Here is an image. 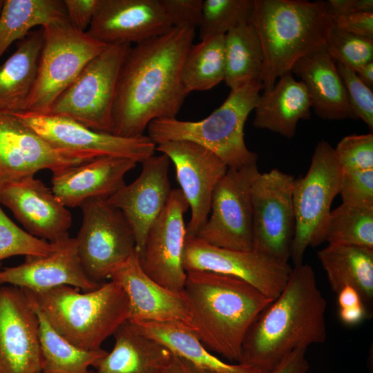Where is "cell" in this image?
Segmentation results:
<instances>
[{
  "instance_id": "obj_1",
  "label": "cell",
  "mask_w": 373,
  "mask_h": 373,
  "mask_svg": "<svg viewBox=\"0 0 373 373\" xmlns=\"http://www.w3.org/2000/svg\"><path fill=\"white\" fill-rule=\"evenodd\" d=\"M194 35L195 29L173 27L129 47L117 80L113 134L138 137L153 120L175 117L188 95L181 70Z\"/></svg>"
},
{
  "instance_id": "obj_2",
  "label": "cell",
  "mask_w": 373,
  "mask_h": 373,
  "mask_svg": "<svg viewBox=\"0 0 373 373\" xmlns=\"http://www.w3.org/2000/svg\"><path fill=\"white\" fill-rule=\"evenodd\" d=\"M326 307L312 267L294 266L280 294L249 327L238 363L271 373L294 350L324 343Z\"/></svg>"
},
{
  "instance_id": "obj_3",
  "label": "cell",
  "mask_w": 373,
  "mask_h": 373,
  "mask_svg": "<svg viewBox=\"0 0 373 373\" xmlns=\"http://www.w3.org/2000/svg\"><path fill=\"white\" fill-rule=\"evenodd\" d=\"M182 294L189 327L203 345L238 363L249 327L273 301L240 278L202 271H186Z\"/></svg>"
},
{
  "instance_id": "obj_4",
  "label": "cell",
  "mask_w": 373,
  "mask_h": 373,
  "mask_svg": "<svg viewBox=\"0 0 373 373\" xmlns=\"http://www.w3.org/2000/svg\"><path fill=\"white\" fill-rule=\"evenodd\" d=\"M333 19L324 1L254 0L249 22L262 49L263 92L298 59L325 44Z\"/></svg>"
},
{
  "instance_id": "obj_5",
  "label": "cell",
  "mask_w": 373,
  "mask_h": 373,
  "mask_svg": "<svg viewBox=\"0 0 373 373\" xmlns=\"http://www.w3.org/2000/svg\"><path fill=\"white\" fill-rule=\"evenodd\" d=\"M23 289L52 327L83 350L100 349L104 341L128 319V297L112 280L84 293L69 285L37 291Z\"/></svg>"
},
{
  "instance_id": "obj_6",
  "label": "cell",
  "mask_w": 373,
  "mask_h": 373,
  "mask_svg": "<svg viewBox=\"0 0 373 373\" xmlns=\"http://www.w3.org/2000/svg\"><path fill=\"white\" fill-rule=\"evenodd\" d=\"M260 90L262 82L257 80L231 90L220 106L200 121L175 117L154 119L146 128L148 136L155 145L171 141L197 144L216 155L228 169L255 165L258 157L245 144L244 127Z\"/></svg>"
},
{
  "instance_id": "obj_7",
  "label": "cell",
  "mask_w": 373,
  "mask_h": 373,
  "mask_svg": "<svg viewBox=\"0 0 373 373\" xmlns=\"http://www.w3.org/2000/svg\"><path fill=\"white\" fill-rule=\"evenodd\" d=\"M41 28L44 41L37 75L24 111L47 114L86 65L108 45L80 31L68 19Z\"/></svg>"
},
{
  "instance_id": "obj_8",
  "label": "cell",
  "mask_w": 373,
  "mask_h": 373,
  "mask_svg": "<svg viewBox=\"0 0 373 373\" xmlns=\"http://www.w3.org/2000/svg\"><path fill=\"white\" fill-rule=\"evenodd\" d=\"M342 173L334 149L321 140L315 147L307 173L295 178L292 193L295 228L290 253L294 266L303 263L309 246L325 242V228L333 200L339 194Z\"/></svg>"
},
{
  "instance_id": "obj_9",
  "label": "cell",
  "mask_w": 373,
  "mask_h": 373,
  "mask_svg": "<svg viewBox=\"0 0 373 373\" xmlns=\"http://www.w3.org/2000/svg\"><path fill=\"white\" fill-rule=\"evenodd\" d=\"M131 45H108L57 98L47 114L66 117L113 133V108L119 71Z\"/></svg>"
},
{
  "instance_id": "obj_10",
  "label": "cell",
  "mask_w": 373,
  "mask_h": 373,
  "mask_svg": "<svg viewBox=\"0 0 373 373\" xmlns=\"http://www.w3.org/2000/svg\"><path fill=\"white\" fill-rule=\"evenodd\" d=\"M79 207L83 219L75 238L77 256L86 276L101 284L136 251L135 233L107 198L88 199Z\"/></svg>"
},
{
  "instance_id": "obj_11",
  "label": "cell",
  "mask_w": 373,
  "mask_h": 373,
  "mask_svg": "<svg viewBox=\"0 0 373 373\" xmlns=\"http://www.w3.org/2000/svg\"><path fill=\"white\" fill-rule=\"evenodd\" d=\"M12 114L52 146L88 160L116 156L141 163L156 151L155 144L148 135L121 137L51 114L26 111Z\"/></svg>"
},
{
  "instance_id": "obj_12",
  "label": "cell",
  "mask_w": 373,
  "mask_h": 373,
  "mask_svg": "<svg viewBox=\"0 0 373 373\" xmlns=\"http://www.w3.org/2000/svg\"><path fill=\"white\" fill-rule=\"evenodd\" d=\"M257 164L228 169L212 195L208 219L195 237L216 247L249 251L252 242V186Z\"/></svg>"
},
{
  "instance_id": "obj_13",
  "label": "cell",
  "mask_w": 373,
  "mask_h": 373,
  "mask_svg": "<svg viewBox=\"0 0 373 373\" xmlns=\"http://www.w3.org/2000/svg\"><path fill=\"white\" fill-rule=\"evenodd\" d=\"M294 180L274 169L260 173L251 189L253 249L287 262L295 228Z\"/></svg>"
},
{
  "instance_id": "obj_14",
  "label": "cell",
  "mask_w": 373,
  "mask_h": 373,
  "mask_svg": "<svg viewBox=\"0 0 373 373\" xmlns=\"http://www.w3.org/2000/svg\"><path fill=\"white\" fill-rule=\"evenodd\" d=\"M183 264L186 271H209L240 278L271 300L285 287L292 267L256 250L231 249L186 236Z\"/></svg>"
},
{
  "instance_id": "obj_15",
  "label": "cell",
  "mask_w": 373,
  "mask_h": 373,
  "mask_svg": "<svg viewBox=\"0 0 373 373\" xmlns=\"http://www.w3.org/2000/svg\"><path fill=\"white\" fill-rule=\"evenodd\" d=\"M189 208L180 189H172L167 204L150 227L139 261L154 281L182 293L186 271L183 264L187 236L184 215Z\"/></svg>"
},
{
  "instance_id": "obj_16",
  "label": "cell",
  "mask_w": 373,
  "mask_h": 373,
  "mask_svg": "<svg viewBox=\"0 0 373 373\" xmlns=\"http://www.w3.org/2000/svg\"><path fill=\"white\" fill-rule=\"evenodd\" d=\"M39 318L22 288L0 287V373H40Z\"/></svg>"
},
{
  "instance_id": "obj_17",
  "label": "cell",
  "mask_w": 373,
  "mask_h": 373,
  "mask_svg": "<svg viewBox=\"0 0 373 373\" xmlns=\"http://www.w3.org/2000/svg\"><path fill=\"white\" fill-rule=\"evenodd\" d=\"M175 169L177 181L191 209L187 236H196L208 219L213 190L228 167L213 153L188 141H171L156 145Z\"/></svg>"
},
{
  "instance_id": "obj_18",
  "label": "cell",
  "mask_w": 373,
  "mask_h": 373,
  "mask_svg": "<svg viewBox=\"0 0 373 373\" xmlns=\"http://www.w3.org/2000/svg\"><path fill=\"white\" fill-rule=\"evenodd\" d=\"M89 160L52 146L14 115L0 111V185Z\"/></svg>"
},
{
  "instance_id": "obj_19",
  "label": "cell",
  "mask_w": 373,
  "mask_h": 373,
  "mask_svg": "<svg viewBox=\"0 0 373 373\" xmlns=\"http://www.w3.org/2000/svg\"><path fill=\"white\" fill-rule=\"evenodd\" d=\"M172 28L160 0H101L86 33L106 45H135Z\"/></svg>"
},
{
  "instance_id": "obj_20",
  "label": "cell",
  "mask_w": 373,
  "mask_h": 373,
  "mask_svg": "<svg viewBox=\"0 0 373 373\" xmlns=\"http://www.w3.org/2000/svg\"><path fill=\"white\" fill-rule=\"evenodd\" d=\"M0 203L35 237L53 242L68 235L70 212L35 175L0 185Z\"/></svg>"
},
{
  "instance_id": "obj_21",
  "label": "cell",
  "mask_w": 373,
  "mask_h": 373,
  "mask_svg": "<svg viewBox=\"0 0 373 373\" xmlns=\"http://www.w3.org/2000/svg\"><path fill=\"white\" fill-rule=\"evenodd\" d=\"M169 158L163 153L141 162L140 175L108 198L119 209L133 229L140 255L149 230L168 203L171 186L169 178Z\"/></svg>"
},
{
  "instance_id": "obj_22",
  "label": "cell",
  "mask_w": 373,
  "mask_h": 373,
  "mask_svg": "<svg viewBox=\"0 0 373 373\" xmlns=\"http://www.w3.org/2000/svg\"><path fill=\"white\" fill-rule=\"evenodd\" d=\"M46 256H26L22 264L0 269V285L8 284L37 291L69 285L84 291L100 286L85 274L79 260L75 239L69 234L55 241Z\"/></svg>"
},
{
  "instance_id": "obj_23",
  "label": "cell",
  "mask_w": 373,
  "mask_h": 373,
  "mask_svg": "<svg viewBox=\"0 0 373 373\" xmlns=\"http://www.w3.org/2000/svg\"><path fill=\"white\" fill-rule=\"evenodd\" d=\"M108 279L119 285L128 297V321H178L189 326V313L182 294L165 288L151 278L142 270L136 251L110 274Z\"/></svg>"
},
{
  "instance_id": "obj_24",
  "label": "cell",
  "mask_w": 373,
  "mask_h": 373,
  "mask_svg": "<svg viewBox=\"0 0 373 373\" xmlns=\"http://www.w3.org/2000/svg\"><path fill=\"white\" fill-rule=\"evenodd\" d=\"M137 162L123 157L102 156L52 171L51 189L69 207H79L93 198H108L126 184V174Z\"/></svg>"
},
{
  "instance_id": "obj_25",
  "label": "cell",
  "mask_w": 373,
  "mask_h": 373,
  "mask_svg": "<svg viewBox=\"0 0 373 373\" xmlns=\"http://www.w3.org/2000/svg\"><path fill=\"white\" fill-rule=\"evenodd\" d=\"M291 73L300 77L307 90L312 108L327 120L356 119L347 92L325 46L298 59Z\"/></svg>"
},
{
  "instance_id": "obj_26",
  "label": "cell",
  "mask_w": 373,
  "mask_h": 373,
  "mask_svg": "<svg viewBox=\"0 0 373 373\" xmlns=\"http://www.w3.org/2000/svg\"><path fill=\"white\" fill-rule=\"evenodd\" d=\"M115 345L89 373H164L173 354L126 321L114 333Z\"/></svg>"
},
{
  "instance_id": "obj_27",
  "label": "cell",
  "mask_w": 373,
  "mask_h": 373,
  "mask_svg": "<svg viewBox=\"0 0 373 373\" xmlns=\"http://www.w3.org/2000/svg\"><path fill=\"white\" fill-rule=\"evenodd\" d=\"M312 103L305 85L291 72L280 77L274 87L260 95L253 125L287 138L294 136L298 122L311 117Z\"/></svg>"
},
{
  "instance_id": "obj_28",
  "label": "cell",
  "mask_w": 373,
  "mask_h": 373,
  "mask_svg": "<svg viewBox=\"0 0 373 373\" xmlns=\"http://www.w3.org/2000/svg\"><path fill=\"white\" fill-rule=\"evenodd\" d=\"M43 41L41 27L30 31L0 66V111H25L36 81Z\"/></svg>"
},
{
  "instance_id": "obj_29",
  "label": "cell",
  "mask_w": 373,
  "mask_h": 373,
  "mask_svg": "<svg viewBox=\"0 0 373 373\" xmlns=\"http://www.w3.org/2000/svg\"><path fill=\"white\" fill-rule=\"evenodd\" d=\"M135 324L173 354L215 373H259L255 368L238 363L230 364L211 353L186 323L178 321L141 322Z\"/></svg>"
},
{
  "instance_id": "obj_30",
  "label": "cell",
  "mask_w": 373,
  "mask_h": 373,
  "mask_svg": "<svg viewBox=\"0 0 373 373\" xmlns=\"http://www.w3.org/2000/svg\"><path fill=\"white\" fill-rule=\"evenodd\" d=\"M317 257L332 290L337 294L346 285L355 288L370 311L373 300V249L327 245L318 251Z\"/></svg>"
},
{
  "instance_id": "obj_31",
  "label": "cell",
  "mask_w": 373,
  "mask_h": 373,
  "mask_svg": "<svg viewBox=\"0 0 373 373\" xmlns=\"http://www.w3.org/2000/svg\"><path fill=\"white\" fill-rule=\"evenodd\" d=\"M60 0H3L0 12V57L35 26L68 20Z\"/></svg>"
},
{
  "instance_id": "obj_32",
  "label": "cell",
  "mask_w": 373,
  "mask_h": 373,
  "mask_svg": "<svg viewBox=\"0 0 373 373\" xmlns=\"http://www.w3.org/2000/svg\"><path fill=\"white\" fill-rule=\"evenodd\" d=\"M263 53L258 35L249 21L224 35V79L231 90L249 82H262Z\"/></svg>"
},
{
  "instance_id": "obj_33",
  "label": "cell",
  "mask_w": 373,
  "mask_h": 373,
  "mask_svg": "<svg viewBox=\"0 0 373 373\" xmlns=\"http://www.w3.org/2000/svg\"><path fill=\"white\" fill-rule=\"evenodd\" d=\"M28 298L39 318L41 372L89 373V368L94 367L107 352L102 348L86 350L70 343L52 327L39 308Z\"/></svg>"
},
{
  "instance_id": "obj_34",
  "label": "cell",
  "mask_w": 373,
  "mask_h": 373,
  "mask_svg": "<svg viewBox=\"0 0 373 373\" xmlns=\"http://www.w3.org/2000/svg\"><path fill=\"white\" fill-rule=\"evenodd\" d=\"M181 79L188 93L209 90L224 79V35L191 44L183 60Z\"/></svg>"
},
{
  "instance_id": "obj_35",
  "label": "cell",
  "mask_w": 373,
  "mask_h": 373,
  "mask_svg": "<svg viewBox=\"0 0 373 373\" xmlns=\"http://www.w3.org/2000/svg\"><path fill=\"white\" fill-rule=\"evenodd\" d=\"M324 241L330 245L373 249V208L341 204L332 210Z\"/></svg>"
},
{
  "instance_id": "obj_36",
  "label": "cell",
  "mask_w": 373,
  "mask_h": 373,
  "mask_svg": "<svg viewBox=\"0 0 373 373\" xmlns=\"http://www.w3.org/2000/svg\"><path fill=\"white\" fill-rule=\"evenodd\" d=\"M254 0L202 1L200 37L225 35L238 25L249 21Z\"/></svg>"
},
{
  "instance_id": "obj_37",
  "label": "cell",
  "mask_w": 373,
  "mask_h": 373,
  "mask_svg": "<svg viewBox=\"0 0 373 373\" xmlns=\"http://www.w3.org/2000/svg\"><path fill=\"white\" fill-rule=\"evenodd\" d=\"M325 46L336 62L354 71L373 61V39L349 33L334 26Z\"/></svg>"
},
{
  "instance_id": "obj_38",
  "label": "cell",
  "mask_w": 373,
  "mask_h": 373,
  "mask_svg": "<svg viewBox=\"0 0 373 373\" xmlns=\"http://www.w3.org/2000/svg\"><path fill=\"white\" fill-rule=\"evenodd\" d=\"M52 249L51 242L35 237L18 227L0 207V269L1 260L9 257L46 256Z\"/></svg>"
},
{
  "instance_id": "obj_39",
  "label": "cell",
  "mask_w": 373,
  "mask_h": 373,
  "mask_svg": "<svg viewBox=\"0 0 373 373\" xmlns=\"http://www.w3.org/2000/svg\"><path fill=\"white\" fill-rule=\"evenodd\" d=\"M334 149L342 171L373 169L372 133L345 136Z\"/></svg>"
},
{
  "instance_id": "obj_40",
  "label": "cell",
  "mask_w": 373,
  "mask_h": 373,
  "mask_svg": "<svg viewBox=\"0 0 373 373\" xmlns=\"http://www.w3.org/2000/svg\"><path fill=\"white\" fill-rule=\"evenodd\" d=\"M336 68L344 84L350 104L357 119H362L371 133L373 130V93L364 84L356 72L336 62Z\"/></svg>"
},
{
  "instance_id": "obj_41",
  "label": "cell",
  "mask_w": 373,
  "mask_h": 373,
  "mask_svg": "<svg viewBox=\"0 0 373 373\" xmlns=\"http://www.w3.org/2000/svg\"><path fill=\"white\" fill-rule=\"evenodd\" d=\"M339 194L343 204L373 208V169L343 171Z\"/></svg>"
},
{
  "instance_id": "obj_42",
  "label": "cell",
  "mask_w": 373,
  "mask_h": 373,
  "mask_svg": "<svg viewBox=\"0 0 373 373\" xmlns=\"http://www.w3.org/2000/svg\"><path fill=\"white\" fill-rule=\"evenodd\" d=\"M173 27H199L202 0H160Z\"/></svg>"
},
{
  "instance_id": "obj_43",
  "label": "cell",
  "mask_w": 373,
  "mask_h": 373,
  "mask_svg": "<svg viewBox=\"0 0 373 373\" xmlns=\"http://www.w3.org/2000/svg\"><path fill=\"white\" fill-rule=\"evenodd\" d=\"M69 21L82 32L88 28L95 15L101 0H64Z\"/></svg>"
},
{
  "instance_id": "obj_44",
  "label": "cell",
  "mask_w": 373,
  "mask_h": 373,
  "mask_svg": "<svg viewBox=\"0 0 373 373\" xmlns=\"http://www.w3.org/2000/svg\"><path fill=\"white\" fill-rule=\"evenodd\" d=\"M333 23L334 26L338 29L373 39V12L335 17Z\"/></svg>"
},
{
  "instance_id": "obj_45",
  "label": "cell",
  "mask_w": 373,
  "mask_h": 373,
  "mask_svg": "<svg viewBox=\"0 0 373 373\" xmlns=\"http://www.w3.org/2000/svg\"><path fill=\"white\" fill-rule=\"evenodd\" d=\"M327 3L333 17L354 12H373L372 0H329Z\"/></svg>"
},
{
  "instance_id": "obj_46",
  "label": "cell",
  "mask_w": 373,
  "mask_h": 373,
  "mask_svg": "<svg viewBox=\"0 0 373 373\" xmlns=\"http://www.w3.org/2000/svg\"><path fill=\"white\" fill-rule=\"evenodd\" d=\"M306 350L298 348L291 352L271 373H306L309 368Z\"/></svg>"
},
{
  "instance_id": "obj_47",
  "label": "cell",
  "mask_w": 373,
  "mask_h": 373,
  "mask_svg": "<svg viewBox=\"0 0 373 373\" xmlns=\"http://www.w3.org/2000/svg\"><path fill=\"white\" fill-rule=\"evenodd\" d=\"M337 302L338 310H352L361 307H366L358 291L349 285L345 286L337 294Z\"/></svg>"
},
{
  "instance_id": "obj_48",
  "label": "cell",
  "mask_w": 373,
  "mask_h": 373,
  "mask_svg": "<svg viewBox=\"0 0 373 373\" xmlns=\"http://www.w3.org/2000/svg\"><path fill=\"white\" fill-rule=\"evenodd\" d=\"M164 373H215L200 367L189 361L173 354L171 361Z\"/></svg>"
},
{
  "instance_id": "obj_49",
  "label": "cell",
  "mask_w": 373,
  "mask_h": 373,
  "mask_svg": "<svg viewBox=\"0 0 373 373\" xmlns=\"http://www.w3.org/2000/svg\"><path fill=\"white\" fill-rule=\"evenodd\" d=\"M356 73L360 80L368 88L372 90L373 87V61H370L358 70Z\"/></svg>"
},
{
  "instance_id": "obj_50",
  "label": "cell",
  "mask_w": 373,
  "mask_h": 373,
  "mask_svg": "<svg viewBox=\"0 0 373 373\" xmlns=\"http://www.w3.org/2000/svg\"><path fill=\"white\" fill-rule=\"evenodd\" d=\"M3 4V0H0V12L1 10Z\"/></svg>"
},
{
  "instance_id": "obj_51",
  "label": "cell",
  "mask_w": 373,
  "mask_h": 373,
  "mask_svg": "<svg viewBox=\"0 0 373 373\" xmlns=\"http://www.w3.org/2000/svg\"><path fill=\"white\" fill-rule=\"evenodd\" d=\"M40 373H45V372H41Z\"/></svg>"
},
{
  "instance_id": "obj_52",
  "label": "cell",
  "mask_w": 373,
  "mask_h": 373,
  "mask_svg": "<svg viewBox=\"0 0 373 373\" xmlns=\"http://www.w3.org/2000/svg\"><path fill=\"white\" fill-rule=\"evenodd\" d=\"M372 373V372H371Z\"/></svg>"
}]
</instances>
